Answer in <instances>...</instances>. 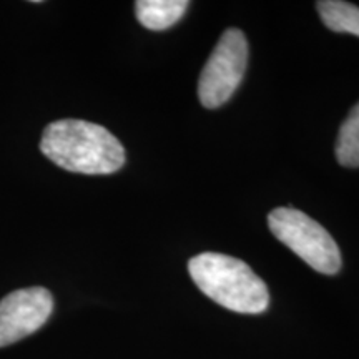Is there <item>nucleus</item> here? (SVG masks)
Returning a JSON list of instances; mask_svg holds the SVG:
<instances>
[{
  "label": "nucleus",
  "mask_w": 359,
  "mask_h": 359,
  "mask_svg": "<svg viewBox=\"0 0 359 359\" xmlns=\"http://www.w3.org/2000/svg\"><path fill=\"white\" fill-rule=\"evenodd\" d=\"M40 150L57 167L83 175H110L125 163V150L115 135L85 120H58L43 130Z\"/></svg>",
  "instance_id": "obj_1"
},
{
  "label": "nucleus",
  "mask_w": 359,
  "mask_h": 359,
  "mask_svg": "<svg viewBox=\"0 0 359 359\" xmlns=\"http://www.w3.org/2000/svg\"><path fill=\"white\" fill-rule=\"evenodd\" d=\"M188 273L201 293L219 306L243 314L266 311V285L241 259L222 253H201L188 262Z\"/></svg>",
  "instance_id": "obj_2"
},
{
  "label": "nucleus",
  "mask_w": 359,
  "mask_h": 359,
  "mask_svg": "<svg viewBox=\"0 0 359 359\" xmlns=\"http://www.w3.org/2000/svg\"><path fill=\"white\" fill-rule=\"evenodd\" d=\"M268 226L283 245L288 246L314 271L336 275L341 269L339 246L333 236L306 213L280 206L268 215Z\"/></svg>",
  "instance_id": "obj_3"
},
{
  "label": "nucleus",
  "mask_w": 359,
  "mask_h": 359,
  "mask_svg": "<svg viewBox=\"0 0 359 359\" xmlns=\"http://www.w3.org/2000/svg\"><path fill=\"white\" fill-rule=\"evenodd\" d=\"M248 42L238 29H228L201 70L198 98L205 109H218L230 100L245 77Z\"/></svg>",
  "instance_id": "obj_4"
},
{
  "label": "nucleus",
  "mask_w": 359,
  "mask_h": 359,
  "mask_svg": "<svg viewBox=\"0 0 359 359\" xmlns=\"http://www.w3.org/2000/svg\"><path fill=\"white\" fill-rule=\"evenodd\" d=\"M52 311V293L40 286L17 290L0 299V348L34 334Z\"/></svg>",
  "instance_id": "obj_5"
},
{
  "label": "nucleus",
  "mask_w": 359,
  "mask_h": 359,
  "mask_svg": "<svg viewBox=\"0 0 359 359\" xmlns=\"http://www.w3.org/2000/svg\"><path fill=\"white\" fill-rule=\"evenodd\" d=\"M188 6L187 0H138L135 2V13L145 29L160 32L178 24Z\"/></svg>",
  "instance_id": "obj_6"
},
{
  "label": "nucleus",
  "mask_w": 359,
  "mask_h": 359,
  "mask_svg": "<svg viewBox=\"0 0 359 359\" xmlns=\"http://www.w3.org/2000/svg\"><path fill=\"white\" fill-rule=\"evenodd\" d=\"M320 17L327 29L336 34L359 37V7L343 0H321L316 4Z\"/></svg>",
  "instance_id": "obj_7"
},
{
  "label": "nucleus",
  "mask_w": 359,
  "mask_h": 359,
  "mask_svg": "<svg viewBox=\"0 0 359 359\" xmlns=\"http://www.w3.org/2000/svg\"><path fill=\"white\" fill-rule=\"evenodd\" d=\"M336 160L348 168L359 167V102L341 125L336 142Z\"/></svg>",
  "instance_id": "obj_8"
}]
</instances>
